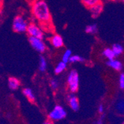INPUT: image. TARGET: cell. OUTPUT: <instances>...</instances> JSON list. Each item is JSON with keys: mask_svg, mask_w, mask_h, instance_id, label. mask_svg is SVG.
I'll return each instance as SVG.
<instances>
[{"mask_svg": "<svg viewBox=\"0 0 124 124\" xmlns=\"http://www.w3.org/2000/svg\"><path fill=\"white\" fill-rule=\"evenodd\" d=\"M66 63H64L63 61H61L56 67V68L54 70V72H55V74H59L63 71H64L66 70Z\"/></svg>", "mask_w": 124, "mask_h": 124, "instance_id": "cell-15", "label": "cell"}, {"mask_svg": "<svg viewBox=\"0 0 124 124\" xmlns=\"http://www.w3.org/2000/svg\"><path fill=\"white\" fill-rule=\"evenodd\" d=\"M31 11L40 27L46 30H52V19L49 8L44 0H37L32 3Z\"/></svg>", "mask_w": 124, "mask_h": 124, "instance_id": "cell-1", "label": "cell"}, {"mask_svg": "<svg viewBox=\"0 0 124 124\" xmlns=\"http://www.w3.org/2000/svg\"><path fill=\"white\" fill-rule=\"evenodd\" d=\"M112 1H120V0H112ZM121 1H123V0H121Z\"/></svg>", "mask_w": 124, "mask_h": 124, "instance_id": "cell-29", "label": "cell"}, {"mask_svg": "<svg viewBox=\"0 0 124 124\" xmlns=\"http://www.w3.org/2000/svg\"><path fill=\"white\" fill-rule=\"evenodd\" d=\"M68 103L70 105L71 108L74 111L76 112L79 110L80 108V103L79 101L77 99V98L76 96H74V95H71L68 96Z\"/></svg>", "mask_w": 124, "mask_h": 124, "instance_id": "cell-8", "label": "cell"}, {"mask_svg": "<svg viewBox=\"0 0 124 124\" xmlns=\"http://www.w3.org/2000/svg\"><path fill=\"white\" fill-rule=\"evenodd\" d=\"M97 124H103V116L97 120Z\"/></svg>", "mask_w": 124, "mask_h": 124, "instance_id": "cell-25", "label": "cell"}, {"mask_svg": "<svg viewBox=\"0 0 124 124\" xmlns=\"http://www.w3.org/2000/svg\"><path fill=\"white\" fill-rule=\"evenodd\" d=\"M89 9H90V11H91V16L93 18H97L103 12V3L101 2H100L95 4V5L91 6Z\"/></svg>", "mask_w": 124, "mask_h": 124, "instance_id": "cell-7", "label": "cell"}, {"mask_svg": "<svg viewBox=\"0 0 124 124\" xmlns=\"http://www.w3.org/2000/svg\"><path fill=\"white\" fill-rule=\"evenodd\" d=\"M43 124H52V123H51V121L48 120V121H45Z\"/></svg>", "mask_w": 124, "mask_h": 124, "instance_id": "cell-26", "label": "cell"}, {"mask_svg": "<svg viewBox=\"0 0 124 124\" xmlns=\"http://www.w3.org/2000/svg\"><path fill=\"white\" fill-rule=\"evenodd\" d=\"M100 2V0H82V2L83 5L87 8H91V6L95 5V4Z\"/></svg>", "mask_w": 124, "mask_h": 124, "instance_id": "cell-17", "label": "cell"}, {"mask_svg": "<svg viewBox=\"0 0 124 124\" xmlns=\"http://www.w3.org/2000/svg\"><path fill=\"white\" fill-rule=\"evenodd\" d=\"M112 51H113L115 57L121 55L123 53V46L120 45V44H114L113 46H112Z\"/></svg>", "mask_w": 124, "mask_h": 124, "instance_id": "cell-12", "label": "cell"}, {"mask_svg": "<svg viewBox=\"0 0 124 124\" xmlns=\"http://www.w3.org/2000/svg\"><path fill=\"white\" fill-rule=\"evenodd\" d=\"M28 40H29V42H30V45L33 46V48L34 50H36L37 51H38L39 53L45 52V50L46 49V46H45V44L42 41V39L30 36Z\"/></svg>", "mask_w": 124, "mask_h": 124, "instance_id": "cell-6", "label": "cell"}, {"mask_svg": "<svg viewBox=\"0 0 124 124\" xmlns=\"http://www.w3.org/2000/svg\"><path fill=\"white\" fill-rule=\"evenodd\" d=\"M2 2H3V0H0V5L2 3Z\"/></svg>", "mask_w": 124, "mask_h": 124, "instance_id": "cell-28", "label": "cell"}, {"mask_svg": "<svg viewBox=\"0 0 124 124\" xmlns=\"http://www.w3.org/2000/svg\"><path fill=\"white\" fill-rule=\"evenodd\" d=\"M119 84H120V87L121 89H124V75L122 73L120 75V80H119Z\"/></svg>", "mask_w": 124, "mask_h": 124, "instance_id": "cell-21", "label": "cell"}, {"mask_svg": "<svg viewBox=\"0 0 124 124\" xmlns=\"http://www.w3.org/2000/svg\"><path fill=\"white\" fill-rule=\"evenodd\" d=\"M58 84H58V81H57V79H53V80L51 81V86L52 89H57Z\"/></svg>", "mask_w": 124, "mask_h": 124, "instance_id": "cell-22", "label": "cell"}, {"mask_svg": "<svg viewBox=\"0 0 124 124\" xmlns=\"http://www.w3.org/2000/svg\"><path fill=\"white\" fill-rule=\"evenodd\" d=\"M103 111H104V108H103V106L101 104V105H100V106H99V108H98V112H100V113H103Z\"/></svg>", "mask_w": 124, "mask_h": 124, "instance_id": "cell-24", "label": "cell"}, {"mask_svg": "<svg viewBox=\"0 0 124 124\" xmlns=\"http://www.w3.org/2000/svg\"><path fill=\"white\" fill-rule=\"evenodd\" d=\"M8 86L9 88L12 90H16L19 86V81L15 78H10L8 79Z\"/></svg>", "mask_w": 124, "mask_h": 124, "instance_id": "cell-11", "label": "cell"}, {"mask_svg": "<svg viewBox=\"0 0 124 124\" xmlns=\"http://www.w3.org/2000/svg\"><path fill=\"white\" fill-rule=\"evenodd\" d=\"M28 22L21 16H17L13 22V30L17 33H24L28 27Z\"/></svg>", "mask_w": 124, "mask_h": 124, "instance_id": "cell-2", "label": "cell"}, {"mask_svg": "<svg viewBox=\"0 0 124 124\" xmlns=\"http://www.w3.org/2000/svg\"><path fill=\"white\" fill-rule=\"evenodd\" d=\"M26 32L28 33V35L31 37L37 38L39 39H42L44 38V33L40 27L34 23H30L28 25Z\"/></svg>", "mask_w": 124, "mask_h": 124, "instance_id": "cell-4", "label": "cell"}, {"mask_svg": "<svg viewBox=\"0 0 124 124\" xmlns=\"http://www.w3.org/2000/svg\"><path fill=\"white\" fill-rule=\"evenodd\" d=\"M47 67V63L43 56H40V61H39V70L41 72H44Z\"/></svg>", "mask_w": 124, "mask_h": 124, "instance_id": "cell-18", "label": "cell"}, {"mask_svg": "<svg viewBox=\"0 0 124 124\" xmlns=\"http://www.w3.org/2000/svg\"><path fill=\"white\" fill-rule=\"evenodd\" d=\"M28 1L29 2H30V3H34V2L37 1V0H28Z\"/></svg>", "mask_w": 124, "mask_h": 124, "instance_id": "cell-27", "label": "cell"}, {"mask_svg": "<svg viewBox=\"0 0 124 124\" xmlns=\"http://www.w3.org/2000/svg\"><path fill=\"white\" fill-rule=\"evenodd\" d=\"M68 84L69 89L71 92L77 91L79 87V75L76 70H72L68 78Z\"/></svg>", "mask_w": 124, "mask_h": 124, "instance_id": "cell-3", "label": "cell"}, {"mask_svg": "<svg viewBox=\"0 0 124 124\" xmlns=\"http://www.w3.org/2000/svg\"><path fill=\"white\" fill-rule=\"evenodd\" d=\"M71 51L70 50H66L65 53L63 54V61L64 63H68V60L70 58V57L71 56Z\"/></svg>", "mask_w": 124, "mask_h": 124, "instance_id": "cell-20", "label": "cell"}, {"mask_svg": "<svg viewBox=\"0 0 124 124\" xmlns=\"http://www.w3.org/2000/svg\"><path fill=\"white\" fill-rule=\"evenodd\" d=\"M107 64L111 67L112 68H113L114 70H117V71H120L122 70V67H123V65H122V63L120 61H117V60H110L107 62Z\"/></svg>", "mask_w": 124, "mask_h": 124, "instance_id": "cell-10", "label": "cell"}, {"mask_svg": "<svg viewBox=\"0 0 124 124\" xmlns=\"http://www.w3.org/2000/svg\"><path fill=\"white\" fill-rule=\"evenodd\" d=\"M66 115H67V113L64 108L60 106H57L50 112L49 117L52 120H59L64 119L66 117Z\"/></svg>", "mask_w": 124, "mask_h": 124, "instance_id": "cell-5", "label": "cell"}, {"mask_svg": "<svg viewBox=\"0 0 124 124\" xmlns=\"http://www.w3.org/2000/svg\"><path fill=\"white\" fill-rule=\"evenodd\" d=\"M51 43L56 48H59L63 46V39L59 35H54L51 39Z\"/></svg>", "mask_w": 124, "mask_h": 124, "instance_id": "cell-9", "label": "cell"}, {"mask_svg": "<svg viewBox=\"0 0 124 124\" xmlns=\"http://www.w3.org/2000/svg\"><path fill=\"white\" fill-rule=\"evenodd\" d=\"M86 33H95L97 32V24H91V25H88L86 26V29H85Z\"/></svg>", "mask_w": 124, "mask_h": 124, "instance_id": "cell-16", "label": "cell"}, {"mask_svg": "<svg viewBox=\"0 0 124 124\" xmlns=\"http://www.w3.org/2000/svg\"><path fill=\"white\" fill-rule=\"evenodd\" d=\"M23 93L24 95L28 98V99L30 101H35V96L34 95V92H32V90L29 89V88H26L23 90Z\"/></svg>", "mask_w": 124, "mask_h": 124, "instance_id": "cell-13", "label": "cell"}, {"mask_svg": "<svg viewBox=\"0 0 124 124\" xmlns=\"http://www.w3.org/2000/svg\"><path fill=\"white\" fill-rule=\"evenodd\" d=\"M84 61V58L79 55H71L68 60V62L71 63H75V62H82Z\"/></svg>", "mask_w": 124, "mask_h": 124, "instance_id": "cell-19", "label": "cell"}, {"mask_svg": "<svg viewBox=\"0 0 124 124\" xmlns=\"http://www.w3.org/2000/svg\"><path fill=\"white\" fill-rule=\"evenodd\" d=\"M103 55L105 58H107L109 61H110V60H113V59L115 58V55H114V54L112 50L110 49V48H106V49H105V50H103Z\"/></svg>", "mask_w": 124, "mask_h": 124, "instance_id": "cell-14", "label": "cell"}, {"mask_svg": "<svg viewBox=\"0 0 124 124\" xmlns=\"http://www.w3.org/2000/svg\"><path fill=\"white\" fill-rule=\"evenodd\" d=\"M117 108H118V109H119V111L120 112L121 111V112H123V101H120V103H118V105H117Z\"/></svg>", "mask_w": 124, "mask_h": 124, "instance_id": "cell-23", "label": "cell"}]
</instances>
